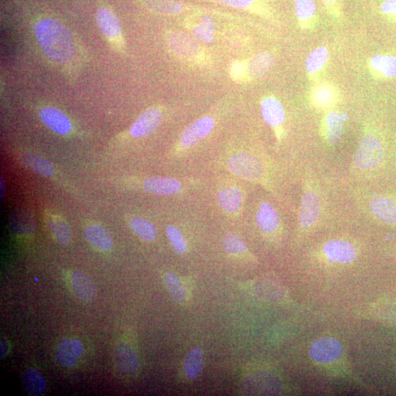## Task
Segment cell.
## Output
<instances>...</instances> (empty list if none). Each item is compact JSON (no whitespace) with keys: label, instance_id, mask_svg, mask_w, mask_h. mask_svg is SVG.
Returning <instances> with one entry per match:
<instances>
[{"label":"cell","instance_id":"cell-30","mask_svg":"<svg viewBox=\"0 0 396 396\" xmlns=\"http://www.w3.org/2000/svg\"><path fill=\"white\" fill-rule=\"evenodd\" d=\"M85 237L89 243L101 250H110L113 246L111 237L105 228L100 225L87 226L85 230Z\"/></svg>","mask_w":396,"mask_h":396},{"label":"cell","instance_id":"cell-42","mask_svg":"<svg viewBox=\"0 0 396 396\" xmlns=\"http://www.w3.org/2000/svg\"><path fill=\"white\" fill-rule=\"evenodd\" d=\"M9 349L8 341L2 338L1 342H0V355H1V358H4L8 355Z\"/></svg>","mask_w":396,"mask_h":396},{"label":"cell","instance_id":"cell-24","mask_svg":"<svg viewBox=\"0 0 396 396\" xmlns=\"http://www.w3.org/2000/svg\"><path fill=\"white\" fill-rule=\"evenodd\" d=\"M256 223L261 230L266 233H273L280 226V216L272 204L263 202L256 213Z\"/></svg>","mask_w":396,"mask_h":396},{"label":"cell","instance_id":"cell-5","mask_svg":"<svg viewBox=\"0 0 396 396\" xmlns=\"http://www.w3.org/2000/svg\"><path fill=\"white\" fill-rule=\"evenodd\" d=\"M365 209L371 218L388 226H396V194L373 192L365 198Z\"/></svg>","mask_w":396,"mask_h":396},{"label":"cell","instance_id":"cell-8","mask_svg":"<svg viewBox=\"0 0 396 396\" xmlns=\"http://www.w3.org/2000/svg\"><path fill=\"white\" fill-rule=\"evenodd\" d=\"M322 254L330 262L349 264L356 259L357 249L351 242L344 239H336L323 245Z\"/></svg>","mask_w":396,"mask_h":396},{"label":"cell","instance_id":"cell-15","mask_svg":"<svg viewBox=\"0 0 396 396\" xmlns=\"http://www.w3.org/2000/svg\"><path fill=\"white\" fill-rule=\"evenodd\" d=\"M81 342L75 338L63 339L56 349V359L63 366L73 367L83 353Z\"/></svg>","mask_w":396,"mask_h":396},{"label":"cell","instance_id":"cell-13","mask_svg":"<svg viewBox=\"0 0 396 396\" xmlns=\"http://www.w3.org/2000/svg\"><path fill=\"white\" fill-rule=\"evenodd\" d=\"M163 120V113L156 107L149 108L142 113L132 125L130 134L134 137H143L152 134Z\"/></svg>","mask_w":396,"mask_h":396},{"label":"cell","instance_id":"cell-38","mask_svg":"<svg viewBox=\"0 0 396 396\" xmlns=\"http://www.w3.org/2000/svg\"><path fill=\"white\" fill-rule=\"evenodd\" d=\"M223 248L230 254H240L247 251L245 241L235 233H228L223 239Z\"/></svg>","mask_w":396,"mask_h":396},{"label":"cell","instance_id":"cell-11","mask_svg":"<svg viewBox=\"0 0 396 396\" xmlns=\"http://www.w3.org/2000/svg\"><path fill=\"white\" fill-rule=\"evenodd\" d=\"M97 25L105 37L120 48L123 45L120 23L116 16L110 10L99 9L97 14Z\"/></svg>","mask_w":396,"mask_h":396},{"label":"cell","instance_id":"cell-25","mask_svg":"<svg viewBox=\"0 0 396 396\" xmlns=\"http://www.w3.org/2000/svg\"><path fill=\"white\" fill-rule=\"evenodd\" d=\"M264 120L270 127L280 128L285 120V111L281 103L274 97H266L261 101Z\"/></svg>","mask_w":396,"mask_h":396},{"label":"cell","instance_id":"cell-32","mask_svg":"<svg viewBox=\"0 0 396 396\" xmlns=\"http://www.w3.org/2000/svg\"><path fill=\"white\" fill-rule=\"evenodd\" d=\"M204 358L201 348L195 347L186 356L185 359V371L190 380H195L200 376L204 368Z\"/></svg>","mask_w":396,"mask_h":396},{"label":"cell","instance_id":"cell-26","mask_svg":"<svg viewBox=\"0 0 396 396\" xmlns=\"http://www.w3.org/2000/svg\"><path fill=\"white\" fill-rule=\"evenodd\" d=\"M71 284L75 294L82 301L92 300L97 294L96 285L92 278L80 270L72 274Z\"/></svg>","mask_w":396,"mask_h":396},{"label":"cell","instance_id":"cell-1","mask_svg":"<svg viewBox=\"0 0 396 396\" xmlns=\"http://www.w3.org/2000/svg\"><path fill=\"white\" fill-rule=\"evenodd\" d=\"M35 32L46 55L53 61L66 63L74 58V41L68 30L57 20L50 18L40 20Z\"/></svg>","mask_w":396,"mask_h":396},{"label":"cell","instance_id":"cell-2","mask_svg":"<svg viewBox=\"0 0 396 396\" xmlns=\"http://www.w3.org/2000/svg\"><path fill=\"white\" fill-rule=\"evenodd\" d=\"M323 202L318 184L312 178L305 179L298 215V223L303 233L316 226L322 218Z\"/></svg>","mask_w":396,"mask_h":396},{"label":"cell","instance_id":"cell-9","mask_svg":"<svg viewBox=\"0 0 396 396\" xmlns=\"http://www.w3.org/2000/svg\"><path fill=\"white\" fill-rule=\"evenodd\" d=\"M310 356L318 364H328L336 361L343 353L340 342L333 338L318 339L310 348Z\"/></svg>","mask_w":396,"mask_h":396},{"label":"cell","instance_id":"cell-41","mask_svg":"<svg viewBox=\"0 0 396 396\" xmlns=\"http://www.w3.org/2000/svg\"><path fill=\"white\" fill-rule=\"evenodd\" d=\"M328 13L335 19L340 20L343 15L339 0H321Z\"/></svg>","mask_w":396,"mask_h":396},{"label":"cell","instance_id":"cell-35","mask_svg":"<svg viewBox=\"0 0 396 396\" xmlns=\"http://www.w3.org/2000/svg\"><path fill=\"white\" fill-rule=\"evenodd\" d=\"M165 281L173 299L179 304L185 303L187 292L182 280L174 273H169L166 276Z\"/></svg>","mask_w":396,"mask_h":396},{"label":"cell","instance_id":"cell-33","mask_svg":"<svg viewBox=\"0 0 396 396\" xmlns=\"http://www.w3.org/2000/svg\"><path fill=\"white\" fill-rule=\"evenodd\" d=\"M23 384L26 392L34 396L44 394L47 383L43 376L35 369L27 370L23 377Z\"/></svg>","mask_w":396,"mask_h":396},{"label":"cell","instance_id":"cell-17","mask_svg":"<svg viewBox=\"0 0 396 396\" xmlns=\"http://www.w3.org/2000/svg\"><path fill=\"white\" fill-rule=\"evenodd\" d=\"M42 121L53 132L60 135L68 134L72 128L68 117L57 108L46 106L39 112Z\"/></svg>","mask_w":396,"mask_h":396},{"label":"cell","instance_id":"cell-12","mask_svg":"<svg viewBox=\"0 0 396 396\" xmlns=\"http://www.w3.org/2000/svg\"><path fill=\"white\" fill-rule=\"evenodd\" d=\"M214 127V120L209 116L202 117L188 127L180 137V144L184 148L194 146V144L206 138Z\"/></svg>","mask_w":396,"mask_h":396},{"label":"cell","instance_id":"cell-16","mask_svg":"<svg viewBox=\"0 0 396 396\" xmlns=\"http://www.w3.org/2000/svg\"><path fill=\"white\" fill-rule=\"evenodd\" d=\"M371 75L376 80H391L396 78V57L389 55H376L369 61Z\"/></svg>","mask_w":396,"mask_h":396},{"label":"cell","instance_id":"cell-31","mask_svg":"<svg viewBox=\"0 0 396 396\" xmlns=\"http://www.w3.org/2000/svg\"><path fill=\"white\" fill-rule=\"evenodd\" d=\"M20 160L23 166L36 173L49 177L55 173L49 161L40 156L25 154L20 156Z\"/></svg>","mask_w":396,"mask_h":396},{"label":"cell","instance_id":"cell-40","mask_svg":"<svg viewBox=\"0 0 396 396\" xmlns=\"http://www.w3.org/2000/svg\"><path fill=\"white\" fill-rule=\"evenodd\" d=\"M380 11L388 21L396 24V0H384Z\"/></svg>","mask_w":396,"mask_h":396},{"label":"cell","instance_id":"cell-27","mask_svg":"<svg viewBox=\"0 0 396 396\" xmlns=\"http://www.w3.org/2000/svg\"><path fill=\"white\" fill-rule=\"evenodd\" d=\"M249 80L264 75L274 63V58L268 53H259L246 61Z\"/></svg>","mask_w":396,"mask_h":396},{"label":"cell","instance_id":"cell-19","mask_svg":"<svg viewBox=\"0 0 396 396\" xmlns=\"http://www.w3.org/2000/svg\"><path fill=\"white\" fill-rule=\"evenodd\" d=\"M116 367L124 373H133L140 366V359L135 349L124 342H120L114 352Z\"/></svg>","mask_w":396,"mask_h":396},{"label":"cell","instance_id":"cell-36","mask_svg":"<svg viewBox=\"0 0 396 396\" xmlns=\"http://www.w3.org/2000/svg\"><path fill=\"white\" fill-rule=\"evenodd\" d=\"M130 225L137 235L144 240L153 241L157 236V232L154 225L145 219L133 218L130 222Z\"/></svg>","mask_w":396,"mask_h":396},{"label":"cell","instance_id":"cell-29","mask_svg":"<svg viewBox=\"0 0 396 396\" xmlns=\"http://www.w3.org/2000/svg\"><path fill=\"white\" fill-rule=\"evenodd\" d=\"M141 2L151 11L167 16L178 15L190 10L175 0H141Z\"/></svg>","mask_w":396,"mask_h":396},{"label":"cell","instance_id":"cell-14","mask_svg":"<svg viewBox=\"0 0 396 396\" xmlns=\"http://www.w3.org/2000/svg\"><path fill=\"white\" fill-rule=\"evenodd\" d=\"M185 26L194 37L205 43H211L214 35V22L211 16L194 15L186 18Z\"/></svg>","mask_w":396,"mask_h":396},{"label":"cell","instance_id":"cell-43","mask_svg":"<svg viewBox=\"0 0 396 396\" xmlns=\"http://www.w3.org/2000/svg\"><path fill=\"white\" fill-rule=\"evenodd\" d=\"M6 191V182L5 180L1 178V197L3 198Z\"/></svg>","mask_w":396,"mask_h":396},{"label":"cell","instance_id":"cell-23","mask_svg":"<svg viewBox=\"0 0 396 396\" xmlns=\"http://www.w3.org/2000/svg\"><path fill=\"white\" fill-rule=\"evenodd\" d=\"M12 230L18 235H30L35 231V222L31 210L27 208L15 209L10 219Z\"/></svg>","mask_w":396,"mask_h":396},{"label":"cell","instance_id":"cell-7","mask_svg":"<svg viewBox=\"0 0 396 396\" xmlns=\"http://www.w3.org/2000/svg\"><path fill=\"white\" fill-rule=\"evenodd\" d=\"M339 89L333 84L319 82L310 92V101L316 110L328 112L333 111L339 103Z\"/></svg>","mask_w":396,"mask_h":396},{"label":"cell","instance_id":"cell-21","mask_svg":"<svg viewBox=\"0 0 396 396\" xmlns=\"http://www.w3.org/2000/svg\"><path fill=\"white\" fill-rule=\"evenodd\" d=\"M142 187L147 192L160 194L171 195L182 190V183L173 178L151 177L144 180Z\"/></svg>","mask_w":396,"mask_h":396},{"label":"cell","instance_id":"cell-28","mask_svg":"<svg viewBox=\"0 0 396 396\" xmlns=\"http://www.w3.org/2000/svg\"><path fill=\"white\" fill-rule=\"evenodd\" d=\"M218 199L223 210L229 213H235L242 206L243 196L238 187H229L220 191Z\"/></svg>","mask_w":396,"mask_h":396},{"label":"cell","instance_id":"cell-20","mask_svg":"<svg viewBox=\"0 0 396 396\" xmlns=\"http://www.w3.org/2000/svg\"><path fill=\"white\" fill-rule=\"evenodd\" d=\"M209 1L227 7L246 11L264 18L272 16L271 8L265 0H209Z\"/></svg>","mask_w":396,"mask_h":396},{"label":"cell","instance_id":"cell-3","mask_svg":"<svg viewBox=\"0 0 396 396\" xmlns=\"http://www.w3.org/2000/svg\"><path fill=\"white\" fill-rule=\"evenodd\" d=\"M385 158V150L381 139L375 134L367 133L359 143L352 167L358 173L375 172L381 168Z\"/></svg>","mask_w":396,"mask_h":396},{"label":"cell","instance_id":"cell-34","mask_svg":"<svg viewBox=\"0 0 396 396\" xmlns=\"http://www.w3.org/2000/svg\"><path fill=\"white\" fill-rule=\"evenodd\" d=\"M53 236L63 245H68L72 238V230L69 225L61 218H50L47 221Z\"/></svg>","mask_w":396,"mask_h":396},{"label":"cell","instance_id":"cell-4","mask_svg":"<svg viewBox=\"0 0 396 396\" xmlns=\"http://www.w3.org/2000/svg\"><path fill=\"white\" fill-rule=\"evenodd\" d=\"M168 45L173 55L187 63L204 66L209 61L204 48L184 32H172L168 36Z\"/></svg>","mask_w":396,"mask_h":396},{"label":"cell","instance_id":"cell-39","mask_svg":"<svg viewBox=\"0 0 396 396\" xmlns=\"http://www.w3.org/2000/svg\"><path fill=\"white\" fill-rule=\"evenodd\" d=\"M229 75L233 81L243 84L249 82L245 61H234L229 66Z\"/></svg>","mask_w":396,"mask_h":396},{"label":"cell","instance_id":"cell-10","mask_svg":"<svg viewBox=\"0 0 396 396\" xmlns=\"http://www.w3.org/2000/svg\"><path fill=\"white\" fill-rule=\"evenodd\" d=\"M345 130V119L334 110L327 112L321 120L320 133L328 145L333 146L343 137Z\"/></svg>","mask_w":396,"mask_h":396},{"label":"cell","instance_id":"cell-22","mask_svg":"<svg viewBox=\"0 0 396 396\" xmlns=\"http://www.w3.org/2000/svg\"><path fill=\"white\" fill-rule=\"evenodd\" d=\"M295 8L298 25L302 30L315 28L318 15L314 0H295Z\"/></svg>","mask_w":396,"mask_h":396},{"label":"cell","instance_id":"cell-18","mask_svg":"<svg viewBox=\"0 0 396 396\" xmlns=\"http://www.w3.org/2000/svg\"><path fill=\"white\" fill-rule=\"evenodd\" d=\"M330 58L328 49L325 47H318L312 50L305 61V68L310 80H319L327 68Z\"/></svg>","mask_w":396,"mask_h":396},{"label":"cell","instance_id":"cell-6","mask_svg":"<svg viewBox=\"0 0 396 396\" xmlns=\"http://www.w3.org/2000/svg\"><path fill=\"white\" fill-rule=\"evenodd\" d=\"M228 167L232 173L249 181H259L264 175V168L259 159L247 153L231 156Z\"/></svg>","mask_w":396,"mask_h":396},{"label":"cell","instance_id":"cell-37","mask_svg":"<svg viewBox=\"0 0 396 396\" xmlns=\"http://www.w3.org/2000/svg\"><path fill=\"white\" fill-rule=\"evenodd\" d=\"M167 237L177 254H184L188 249L187 243L183 234L179 229L169 225L166 228Z\"/></svg>","mask_w":396,"mask_h":396}]
</instances>
